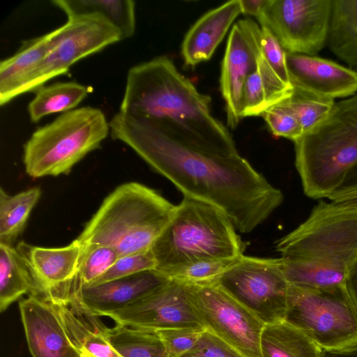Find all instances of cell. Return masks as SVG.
Returning <instances> with one entry per match:
<instances>
[{
  "label": "cell",
  "instance_id": "cell-1",
  "mask_svg": "<svg viewBox=\"0 0 357 357\" xmlns=\"http://www.w3.org/2000/svg\"><path fill=\"white\" fill-rule=\"evenodd\" d=\"M111 135L130 147L183 195L222 210L241 233H250L282 203L281 190L242 157L236 146L195 141L155 121L116 113Z\"/></svg>",
  "mask_w": 357,
  "mask_h": 357
},
{
  "label": "cell",
  "instance_id": "cell-2",
  "mask_svg": "<svg viewBox=\"0 0 357 357\" xmlns=\"http://www.w3.org/2000/svg\"><path fill=\"white\" fill-rule=\"evenodd\" d=\"M211 106L210 96L200 93L171 59L160 56L130 68L119 112L162 123L197 142L236 146Z\"/></svg>",
  "mask_w": 357,
  "mask_h": 357
},
{
  "label": "cell",
  "instance_id": "cell-3",
  "mask_svg": "<svg viewBox=\"0 0 357 357\" xmlns=\"http://www.w3.org/2000/svg\"><path fill=\"white\" fill-rule=\"evenodd\" d=\"M176 206L155 190L130 182L115 188L77 239L85 246L114 248L119 257L150 250Z\"/></svg>",
  "mask_w": 357,
  "mask_h": 357
},
{
  "label": "cell",
  "instance_id": "cell-4",
  "mask_svg": "<svg viewBox=\"0 0 357 357\" xmlns=\"http://www.w3.org/2000/svg\"><path fill=\"white\" fill-rule=\"evenodd\" d=\"M245 244L227 214L218 207L183 197L151 250L156 269L169 271L199 261L238 259Z\"/></svg>",
  "mask_w": 357,
  "mask_h": 357
},
{
  "label": "cell",
  "instance_id": "cell-5",
  "mask_svg": "<svg viewBox=\"0 0 357 357\" xmlns=\"http://www.w3.org/2000/svg\"><path fill=\"white\" fill-rule=\"evenodd\" d=\"M294 144L304 193L328 198L357 163V93L336 101L328 115Z\"/></svg>",
  "mask_w": 357,
  "mask_h": 357
},
{
  "label": "cell",
  "instance_id": "cell-6",
  "mask_svg": "<svg viewBox=\"0 0 357 357\" xmlns=\"http://www.w3.org/2000/svg\"><path fill=\"white\" fill-rule=\"evenodd\" d=\"M275 248L283 259L348 278L357 264V210L320 200Z\"/></svg>",
  "mask_w": 357,
  "mask_h": 357
},
{
  "label": "cell",
  "instance_id": "cell-7",
  "mask_svg": "<svg viewBox=\"0 0 357 357\" xmlns=\"http://www.w3.org/2000/svg\"><path fill=\"white\" fill-rule=\"evenodd\" d=\"M109 130L100 109L86 106L61 114L35 130L24 144L26 174L34 178L68 174L78 162L100 147Z\"/></svg>",
  "mask_w": 357,
  "mask_h": 357
},
{
  "label": "cell",
  "instance_id": "cell-8",
  "mask_svg": "<svg viewBox=\"0 0 357 357\" xmlns=\"http://www.w3.org/2000/svg\"><path fill=\"white\" fill-rule=\"evenodd\" d=\"M284 321L322 350L357 346V310L346 285L314 289L289 284Z\"/></svg>",
  "mask_w": 357,
  "mask_h": 357
},
{
  "label": "cell",
  "instance_id": "cell-9",
  "mask_svg": "<svg viewBox=\"0 0 357 357\" xmlns=\"http://www.w3.org/2000/svg\"><path fill=\"white\" fill-rule=\"evenodd\" d=\"M216 282L265 325L284 321L289 283L280 257L243 255Z\"/></svg>",
  "mask_w": 357,
  "mask_h": 357
},
{
  "label": "cell",
  "instance_id": "cell-10",
  "mask_svg": "<svg viewBox=\"0 0 357 357\" xmlns=\"http://www.w3.org/2000/svg\"><path fill=\"white\" fill-rule=\"evenodd\" d=\"M50 33L48 52L22 85L20 95L36 91L50 79L66 74L81 59L122 40L111 23L96 15L68 17L66 24Z\"/></svg>",
  "mask_w": 357,
  "mask_h": 357
},
{
  "label": "cell",
  "instance_id": "cell-11",
  "mask_svg": "<svg viewBox=\"0 0 357 357\" xmlns=\"http://www.w3.org/2000/svg\"><path fill=\"white\" fill-rule=\"evenodd\" d=\"M188 301L204 328L246 357H261L260 337L265 326L217 282L185 284Z\"/></svg>",
  "mask_w": 357,
  "mask_h": 357
},
{
  "label": "cell",
  "instance_id": "cell-12",
  "mask_svg": "<svg viewBox=\"0 0 357 357\" xmlns=\"http://www.w3.org/2000/svg\"><path fill=\"white\" fill-rule=\"evenodd\" d=\"M331 11L332 0H266L257 19L287 53L314 56L327 45Z\"/></svg>",
  "mask_w": 357,
  "mask_h": 357
},
{
  "label": "cell",
  "instance_id": "cell-13",
  "mask_svg": "<svg viewBox=\"0 0 357 357\" xmlns=\"http://www.w3.org/2000/svg\"><path fill=\"white\" fill-rule=\"evenodd\" d=\"M107 317L116 324L153 331L204 329L188 301L185 284L174 280Z\"/></svg>",
  "mask_w": 357,
  "mask_h": 357
},
{
  "label": "cell",
  "instance_id": "cell-14",
  "mask_svg": "<svg viewBox=\"0 0 357 357\" xmlns=\"http://www.w3.org/2000/svg\"><path fill=\"white\" fill-rule=\"evenodd\" d=\"M259 31V24L251 18L240 20L233 25L227 39L220 85L227 125L232 129L242 119L241 98L245 82L258 66Z\"/></svg>",
  "mask_w": 357,
  "mask_h": 357
},
{
  "label": "cell",
  "instance_id": "cell-15",
  "mask_svg": "<svg viewBox=\"0 0 357 357\" xmlns=\"http://www.w3.org/2000/svg\"><path fill=\"white\" fill-rule=\"evenodd\" d=\"M19 309L32 357H81L47 297L29 294L19 302Z\"/></svg>",
  "mask_w": 357,
  "mask_h": 357
},
{
  "label": "cell",
  "instance_id": "cell-16",
  "mask_svg": "<svg viewBox=\"0 0 357 357\" xmlns=\"http://www.w3.org/2000/svg\"><path fill=\"white\" fill-rule=\"evenodd\" d=\"M287 66L293 87L335 100L357 93V71L331 59L287 52Z\"/></svg>",
  "mask_w": 357,
  "mask_h": 357
},
{
  "label": "cell",
  "instance_id": "cell-17",
  "mask_svg": "<svg viewBox=\"0 0 357 357\" xmlns=\"http://www.w3.org/2000/svg\"><path fill=\"white\" fill-rule=\"evenodd\" d=\"M15 248L33 278L37 294L44 295L75 279L85 247L76 238L60 248L40 247L21 241Z\"/></svg>",
  "mask_w": 357,
  "mask_h": 357
},
{
  "label": "cell",
  "instance_id": "cell-18",
  "mask_svg": "<svg viewBox=\"0 0 357 357\" xmlns=\"http://www.w3.org/2000/svg\"><path fill=\"white\" fill-rule=\"evenodd\" d=\"M169 279L157 269L89 286L73 281L72 289L79 300L97 316H108L135 303Z\"/></svg>",
  "mask_w": 357,
  "mask_h": 357
},
{
  "label": "cell",
  "instance_id": "cell-19",
  "mask_svg": "<svg viewBox=\"0 0 357 357\" xmlns=\"http://www.w3.org/2000/svg\"><path fill=\"white\" fill-rule=\"evenodd\" d=\"M242 13L240 0H231L203 15L188 30L181 45L186 66L209 60L236 17Z\"/></svg>",
  "mask_w": 357,
  "mask_h": 357
},
{
  "label": "cell",
  "instance_id": "cell-20",
  "mask_svg": "<svg viewBox=\"0 0 357 357\" xmlns=\"http://www.w3.org/2000/svg\"><path fill=\"white\" fill-rule=\"evenodd\" d=\"M293 87L284 84L260 52L258 66L246 79L241 98V118L262 116L288 98Z\"/></svg>",
  "mask_w": 357,
  "mask_h": 357
},
{
  "label": "cell",
  "instance_id": "cell-21",
  "mask_svg": "<svg viewBox=\"0 0 357 357\" xmlns=\"http://www.w3.org/2000/svg\"><path fill=\"white\" fill-rule=\"evenodd\" d=\"M50 43V33H47L24 42L15 54L1 61V105L20 96L23 83L45 59Z\"/></svg>",
  "mask_w": 357,
  "mask_h": 357
},
{
  "label": "cell",
  "instance_id": "cell-22",
  "mask_svg": "<svg viewBox=\"0 0 357 357\" xmlns=\"http://www.w3.org/2000/svg\"><path fill=\"white\" fill-rule=\"evenodd\" d=\"M327 45L347 67L357 70V0H332Z\"/></svg>",
  "mask_w": 357,
  "mask_h": 357
},
{
  "label": "cell",
  "instance_id": "cell-23",
  "mask_svg": "<svg viewBox=\"0 0 357 357\" xmlns=\"http://www.w3.org/2000/svg\"><path fill=\"white\" fill-rule=\"evenodd\" d=\"M68 17L96 15L111 23L121 33L122 40L135 31V6L132 0H54Z\"/></svg>",
  "mask_w": 357,
  "mask_h": 357
},
{
  "label": "cell",
  "instance_id": "cell-24",
  "mask_svg": "<svg viewBox=\"0 0 357 357\" xmlns=\"http://www.w3.org/2000/svg\"><path fill=\"white\" fill-rule=\"evenodd\" d=\"M261 357H321L323 350L302 331L282 321L264 326Z\"/></svg>",
  "mask_w": 357,
  "mask_h": 357
},
{
  "label": "cell",
  "instance_id": "cell-25",
  "mask_svg": "<svg viewBox=\"0 0 357 357\" xmlns=\"http://www.w3.org/2000/svg\"><path fill=\"white\" fill-rule=\"evenodd\" d=\"M27 293L37 294V290L22 258L16 248L0 243L1 312Z\"/></svg>",
  "mask_w": 357,
  "mask_h": 357
},
{
  "label": "cell",
  "instance_id": "cell-26",
  "mask_svg": "<svg viewBox=\"0 0 357 357\" xmlns=\"http://www.w3.org/2000/svg\"><path fill=\"white\" fill-rule=\"evenodd\" d=\"M28 105L30 120L36 123L44 116L73 110L89 94L90 89L75 82L42 86Z\"/></svg>",
  "mask_w": 357,
  "mask_h": 357
},
{
  "label": "cell",
  "instance_id": "cell-27",
  "mask_svg": "<svg viewBox=\"0 0 357 357\" xmlns=\"http://www.w3.org/2000/svg\"><path fill=\"white\" fill-rule=\"evenodd\" d=\"M41 195L33 187L14 195L0 190V243L10 245L23 232L31 212Z\"/></svg>",
  "mask_w": 357,
  "mask_h": 357
},
{
  "label": "cell",
  "instance_id": "cell-28",
  "mask_svg": "<svg viewBox=\"0 0 357 357\" xmlns=\"http://www.w3.org/2000/svg\"><path fill=\"white\" fill-rule=\"evenodd\" d=\"M110 344L123 357H167L156 331L116 324L107 328Z\"/></svg>",
  "mask_w": 357,
  "mask_h": 357
},
{
  "label": "cell",
  "instance_id": "cell-29",
  "mask_svg": "<svg viewBox=\"0 0 357 357\" xmlns=\"http://www.w3.org/2000/svg\"><path fill=\"white\" fill-rule=\"evenodd\" d=\"M282 102L295 114L305 134L328 115L336 101L293 87L291 96Z\"/></svg>",
  "mask_w": 357,
  "mask_h": 357
},
{
  "label": "cell",
  "instance_id": "cell-30",
  "mask_svg": "<svg viewBox=\"0 0 357 357\" xmlns=\"http://www.w3.org/2000/svg\"><path fill=\"white\" fill-rule=\"evenodd\" d=\"M240 258L199 261L173 269L165 275L188 284L213 283Z\"/></svg>",
  "mask_w": 357,
  "mask_h": 357
},
{
  "label": "cell",
  "instance_id": "cell-31",
  "mask_svg": "<svg viewBox=\"0 0 357 357\" xmlns=\"http://www.w3.org/2000/svg\"><path fill=\"white\" fill-rule=\"evenodd\" d=\"M84 247L79 270L74 280V282L79 286L92 284L103 275L119 257L118 252L108 246Z\"/></svg>",
  "mask_w": 357,
  "mask_h": 357
},
{
  "label": "cell",
  "instance_id": "cell-32",
  "mask_svg": "<svg viewBox=\"0 0 357 357\" xmlns=\"http://www.w3.org/2000/svg\"><path fill=\"white\" fill-rule=\"evenodd\" d=\"M262 116L275 137L287 138L294 142L304 134L296 116L283 102L270 108Z\"/></svg>",
  "mask_w": 357,
  "mask_h": 357
},
{
  "label": "cell",
  "instance_id": "cell-33",
  "mask_svg": "<svg viewBox=\"0 0 357 357\" xmlns=\"http://www.w3.org/2000/svg\"><path fill=\"white\" fill-rule=\"evenodd\" d=\"M153 269H156V261L151 250L119 257L112 266L91 285Z\"/></svg>",
  "mask_w": 357,
  "mask_h": 357
},
{
  "label": "cell",
  "instance_id": "cell-34",
  "mask_svg": "<svg viewBox=\"0 0 357 357\" xmlns=\"http://www.w3.org/2000/svg\"><path fill=\"white\" fill-rule=\"evenodd\" d=\"M259 45L261 56L280 79L287 86L293 87L287 66V52L271 31L264 26H260Z\"/></svg>",
  "mask_w": 357,
  "mask_h": 357
},
{
  "label": "cell",
  "instance_id": "cell-35",
  "mask_svg": "<svg viewBox=\"0 0 357 357\" xmlns=\"http://www.w3.org/2000/svg\"><path fill=\"white\" fill-rule=\"evenodd\" d=\"M204 330L175 328L156 332L162 340L167 357H181L195 345Z\"/></svg>",
  "mask_w": 357,
  "mask_h": 357
},
{
  "label": "cell",
  "instance_id": "cell-36",
  "mask_svg": "<svg viewBox=\"0 0 357 357\" xmlns=\"http://www.w3.org/2000/svg\"><path fill=\"white\" fill-rule=\"evenodd\" d=\"M181 357H246L210 331L204 330L195 345Z\"/></svg>",
  "mask_w": 357,
  "mask_h": 357
},
{
  "label": "cell",
  "instance_id": "cell-37",
  "mask_svg": "<svg viewBox=\"0 0 357 357\" xmlns=\"http://www.w3.org/2000/svg\"><path fill=\"white\" fill-rule=\"evenodd\" d=\"M328 199L333 203L357 210V186L337 190Z\"/></svg>",
  "mask_w": 357,
  "mask_h": 357
},
{
  "label": "cell",
  "instance_id": "cell-38",
  "mask_svg": "<svg viewBox=\"0 0 357 357\" xmlns=\"http://www.w3.org/2000/svg\"><path fill=\"white\" fill-rule=\"evenodd\" d=\"M242 13L256 18L259 15L266 0H240Z\"/></svg>",
  "mask_w": 357,
  "mask_h": 357
},
{
  "label": "cell",
  "instance_id": "cell-39",
  "mask_svg": "<svg viewBox=\"0 0 357 357\" xmlns=\"http://www.w3.org/2000/svg\"><path fill=\"white\" fill-rule=\"evenodd\" d=\"M346 287L357 310V264L348 276Z\"/></svg>",
  "mask_w": 357,
  "mask_h": 357
},
{
  "label": "cell",
  "instance_id": "cell-40",
  "mask_svg": "<svg viewBox=\"0 0 357 357\" xmlns=\"http://www.w3.org/2000/svg\"><path fill=\"white\" fill-rule=\"evenodd\" d=\"M321 357H357V346L343 350H323Z\"/></svg>",
  "mask_w": 357,
  "mask_h": 357
},
{
  "label": "cell",
  "instance_id": "cell-41",
  "mask_svg": "<svg viewBox=\"0 0 357 357\" xmlns=\"http://www.w3.org/2000/svg\"><path fill=\"white\" fill-rule=\"evenodd\" d=\"M356 186H357V163L348 172L337 190L348 189Z\"/></svg>",
  "mask_w": 357,
  "mask_h": 357
}]
</instances>
